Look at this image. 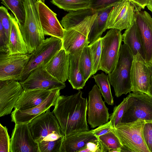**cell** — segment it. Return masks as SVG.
Wrapping results in <instances>:
<instances>
[{"label":"cell","instance_id":"6da1fadb","mask_svg":"<svg viewBox=\"0 0 152 152\" xmlns=\"http://www.w3.org/2000/svg\"><path fill=\"white\" fill-rule=\"evenodd\" d=\"M82 91L70 96L60 95L53 111L65 137L89 130L87 121L88 101Z\"/></svg>","mask_w":152,"mask_h":152},{"label":"cell","instance_id":"ffe728a7","mask_svg":"<svg viewBox=\"0 0 152 152\" xmlns=\"http://www.w3.org/2000/svg\"><path fill=\"white\" fill-rule=\"evenodd\" d=\"M69 56L64 49H61L45 65L51 75L64 83L68 79Z\"/></svg>","mask_w":152,"mask_h":152},{"label":"cell","instance_id":"484cf974","mask_svg":"<svg viewBox=\"0 0 152 152\" xmlns=\"http://www.w3.org/2000/svg\"><path fill=\"white\" fill-rule=\"evenodd\" d=\"M113 6L96 11L97 15L91 27L88 36L89 44H91L101 37L106 29L108 16Z\"/></svg>","mask_w":152,"mask_h":152},{"label":"cell","instance_id":"52a82bcc","mask_svg":"<svg viewBox=\"0 0 152 152\" xmlns=\"http://www.w3.org/2000/svg\"><path fill=\"white\" fill-rule=\"evenodd\" d=\"M97 15L96 12L86 18L75 26L65 30L61 49L69 54L73 55L88 45V36L91 27Z\"/></svg>","mask_w":152,"mask_h":152},{"label":"cell","instance_id":"74e56055","mask_svg":"<svg viewBox=\"0 0 152 152\" xmlns=\"http://www.w3.org/2000/svg\"><path fill=\"white\" fill-rule=\"evenodd\" d=\"M104 152L103 148L97 138L88 142L78 152Z\"/></svg>","mask_w":152,"mask_h":152},{"label":"cell","instance_id":"4316f807","mask_svg":"<svg viewBox=\"0 0 152 152\" xmlns=\"http://www.w3.org/2000/svg\"><path fill=\"white\" fill-rule=\"evenodd\" d=\"M96 12L90 8L69 11L62 19L60 23L65 30H68L77 25L86 18Z\"/></svg>","mask_w":152,"mask_h":152},{"label":"cell","instance_id":"ba28073f","mask_svg":"<svg viewBox=\"0 0 152 152\" xmlns=\"http://www.w3.org/2000/svg\"><path fill=\"white\" fill-rule=\"evenodd\" d=\"M62 39L51 36L47 38L30 54L29 60L21 74L20 81L42 64L45 65L61 48Z\"/></svg>","mask_w":152,"mask_h":152},{"label":"cell","instance_id":"7a4b0ae2","mask_svg":"<svg viewBox=\"0 0 152 152\" xmlns=\"http://www.w3.org/2000/svg\"><path fill=\"white\" fill-rule=\"evenodd\" d=\"M50 109L34 118L28 125L40 152H61L65 137L56 118Z\"/></svg>","mask_w":152,"mask_h":152},{"label":"cell","instance_id":"d4e9b609","mask_svg":"<svg viewBox=\"0 0 152 152\" xmlns=\"http://www.w3.org/2000/svg\"><path fill=\"white\" fill-rule=\"evenodd\" d=\"M82 50L75 54H70L68 80L74 89H83L86 82L79 67V60Z\"/></svg>","mask_w":152,"mask_h":152},{"label":"cell","instance_id":"3957f363","mask_svg":"<svg viewBox=\"0 0 152 152\" xmlns=\"http://www.w3.org/2000/svg\"><path fill=\"white\" fill-rule=\"evenodd\" d=\"M133 57L127 45H121L115 66L107 75L117 97L132 91L130 72Z\"/></svg>","mask_w":152,"mask_h":152},{"label":"cell","instance_id":"9c48e42d","mask_svg":"<svg viewBox=\"0 0 152 152\" xmlns=\"http://www.w3.org/2000/svg\"><path fill=\"white\" fill-rule=\"evenodd\" d=\"M122 41L121 31L111 28L102 37L99 70L109 74L114 69L118 58Z\"/></svg>","mask_w":152,"mask_h":152},{"label":"cell","instance_id":"60d3db41","mask_svg":"<svg viewBox=\"0 0 152 152\" xmlns=\"http://www.w3.org/2000/svg\"><path fill=\"white\" fill-rule=\"evenodd\" d=\"M113 127L110 121L101 125L96 128L92 130L93 134L96 137L113 131Z\"/></svg>","mask_w":152,"mask_h":152},{"label":"cell","instance_id":"8fae6325","mask_svg":"<svg viewBox=\"0 0 152 152\" xmlns=\"http://www.w3.org/2000/svg\"><path fill=\"white\" fill-rule=\"evenodd\" d=\"M20 82L24 90L51 91L56 89L61 90L66 87L64 83L53 76L42 64L32 71L26 79Z\"/></svg>","mask_w":152,"mask_h":152},{"label":"cell","instance_id":"7bdbcfd3","mask_svg":"<svg viewBox=\"0 0 152 152\" xmlns=\"http://www.w3.org/2000/svg\"><path fill=\"white\" fill-rule=\"evenodd\" d=\"M149 71V85L148 90V94L152 96V65L148 64Z\"/></svg>","mask_w":152,"mask_h":152},{"label":"cell","instance_id":"f35d334b","mask_svg":"<svg viewBox=\"0 0 152 152\" xmlns=\"http://www.w3.org/2000/svg\"><path fill=\"white\" fill-rule=\"evenodd\" d=\"M143 135L148 149L150 152H152V122L145 123L143 129Z\"/></svg>","mask_w":152,"mask_h":152},{"label":"cell","instance_id":"e0dca14e","mask_svg":"<svg viewBox=\"0 0 152 152\" xmlns=\"http://www.w3.org/2000/svg\"><path fill=\"white\" fill-rule=\"evenodd\" d=\"M130 72L132 91L148 94L149 85L148 64L141 55L133 56Z\"/></svg>","mask_w":152,"mask_h":152},{"label":"cell","instance_id":"1f68e13d","mask_svg":"<svg viewBox=\"0 0 152 152\" xmlns=\"http://www.w3.org/2000/svg\"><path fill=\"white\" fill-rule=\"evenodd\" d=\"M50 1L59 8L69 12L90 8V0H51Z\"/></svg>","mask_w":152,"mask_h":152},{"label":"cell","instance_id":"83f0119b","mask_svg":"<svg viewBox=\"0 0 152 152\" xmlns=\"http://www.w3.org/2000/svg\"><path fill=\"white\" fill-rule=\"evenodd\" d=\"M79 67L86 82L92 75V60L90 48L86 45L82 49L79 60Z\"/></svg>","mask_w":152,"mask_h":152},{"label":"cell","instance_id":"e575fe53","mask_svg":"<svg viewBox=\"0 0 152 152\" xmlns=\"http://www.w3.org/2000/svg\"><path fill=\"white\" fill-rule=\"evenodd\" d=\"M12 22V18L7 9L1 6L0 7V23L5 31L6 35L9 39Z\"/></svg>","mask_w":152,"mask_h":152},{"label":"cell","instance_id":"7c38bea8","mask_svg":"<svg viewBox=\"0 0 152 152\" xmlns=\"http://www.w3.org/2000/svg\"><path fill=\"white\" fill-rule=\"evenodd\" d=\"M30 54L0 53V80L20 81Z\"/></svg>","mask_w":152,"mask_h":152},{"label":"cell","instance_id":"5b68a950","mask_svg":"<svg viewBox=\"0 0 152 152\" xmlns=\"http://www.w3.org/2000/svg\"><path fill=\"white\" fill-rule=\"evenodd\" d=\"M147 121L138 119L128 123H120L113 131L122 145L121 152H150L144 140L143 131Z\"/></svg>","mask_w":152,"mask_h":152},{"label":"cell","instance_id":"f1b7e54d","mask_svg":"<svg viewBox=\"0 0 152 152\" xmlns=\"http://www.w3.org/2000/svg\"><path fill=\"white\" fill-rule=\"evenodd\" d=\"M96 137L102 144L104 152H121L122 145L114 131Z\"/></svg>","mask_w":152,"mask_h":152},{"label":"cell","instance_id":"8d00e7d4","mask_svg":"<svg viewBox=\"0 0 152 152\" xmlns=\"http://www.w3.org/2000/svg\"><path fill=\"white\" fill-rule=\"evenodd\" d=\"M123 0H90V9L96 11L113 6Z\"/></svg>","mask_w":152,"mask_h":152},{"label":"cell","instance_id":"603a6c76","mask_svg":"<svg viewBox=\"0 0 152 152\" xmlns=\"http://www.w3.org/2000/svg\"><path fill=\"white\" fill-rule=\"evenodd\" d=\"M122 37V41L129 48L133 56L139 53L145 60L143 43L134 20L132 25L126 29Z\"/></svg>","mask_w":152,"mask_h":152},{"label":"cell","instance_id":"cb8c5ba5","mask_svg":"<svg viewBox=\"0 0 152 152\" xmlns=\"http://www.w3.org/2000/svg\"><path fill=\"white\" fill-rule=\"evenodd\" d=\"M12 22L9 38V54H26L28 51L18 23L15 17L11 15Z\"/></svg>","mask_w":152,"mask_h":152},{"label":"cell","instance_id":"ab89813d","mask_svg":"<svg viewBox=\"0 0 152 152\" xmlns=\"http://www.w3.org/2000/svg\"><path fill=\"white\" fill-rule=\"evenodd\" d=\"M9 39L7 37L2 25L0 23V52L9 53Z\"/></svg>","mask_w":152,"mask_h":152},{"label":"cell","instance_id":"7402d4cb","mask_svg":"<svg viewBox=\"0 0 152 152\" xmlns=\"http://www.w3.org/2000/svg\"><path fill=\"white\" fill-rule=\"evenodd\" d=\"M96 138L92 130L65 137L61 146V152H78L88 142Z\"/></svg>","mask_w":152,"mask_h":152},{"label":"cell","instance_id":"f546056e","mask_svg":"<svg viewBox=\"0 0 152 152\" xmlns=\"http://www.w3.org/2000/svg\"><path fill=\"white\" fill-rule=\"evenodd\" d=\"M92 77L99 87L104 101L108 105L114 104L113 98L111 92L110 84L107 75L102 72L100 74L93 75Z\"/></svg>","mask_w":152,"mask_h":152},{"label":"cell","instance_id":"30bf717a","mask_svg":"<svg viewBox=\"0 0 152 152\" xmlns=\"http://www.w3.org/2000/svg\"><path fill=\"white\" fill-rule=\"evenodd\" d=\"M141 8L129 0H123L113 6L107 21V29L114 28L121 31L133 24L136 12Z\"/></svg>","mask_w":152,"mask_h":152},{"label":"cell","instance_id":"5bb4252c","mask_svg":"<svg viewBox=\"0 0 152 152\" xmlns=\"http://www.w3.org/2000/svg\"><path fill=\"white\" fill-rule=\"evenodd\" d=\"M10 152H40L28 124H15L10 139Z\"/></svg>","mask_w":152,"mask_h":152},{"label":"cell","instance_id":"2e32d148","mask_svg":"<svg viewBox=\"0 0 152 152\" xmlns=\"http://www.w3.org/2000/svg\"><path fill=\"white\" fill-rule=\"evenodd\" d=\"M60 90L59 89L52 90L44 101L34 107L24 110L15 109L11 113V121L15 124H29L34 118L55 106L60 95Z\"/></svg>","mask_w":152,"mask_h":152},{"label":"cell","instance_id":"277c9868","mask_svg":"<svg viewBox=\"0 0 152 152\" xmlns=\"http://www.w3.org/2000/svg\"><path fill=\"white\" fill-rule=\"evenodd\" d=\"M25 20L19 27L28 53L30 54L45 39L39 19L38 2L36 0H25Z\"/></svg>","mask_w":152,"mask_h":152},{"label":"cell","instance_id":"f6af8a7d","mask_svg":"<svg viewBox=\"0 0 152 152\" xmlns=\"http://www.w3.org/2000/svg\"><path fill=\"white\" fill-rule=\"evenodd\" d=\"M37 2L41 1L45 3V0H36Z\"/></svg>","mask_w":152,"mask_h":152},{"label":"cell","instance_id":"836d02e7","mask_svg":"<svg viewBox=\"0 0 152 152\" xmlns=\"http://www.w3.org/2000/svg\"><path fill=\"white\" fill-rule=\"evenodd\" d=\"M127 99V96L119 105L115 106L113 113L109 116V119L114 128L121 122L126 106Z\"/></svg>","mask_w":152,"mask_h":152},{"label":"cell","instance_id":"bcb514c9","mask_svg":"<svg viewBox=\"0 0 152 152\" xmlns=\"http://www.w3.org/2000/svg\"><path fill=\"white\" fill-rule=\"evenodd\" d=\"M151 64L152 65V63Z\"/></svg>","mask_w":152,"mask_h":152},{"label":"cell","instance_id":"b9f144b4","mask_svg":"<svg viewBox=\"0 0 152 152\" xmlns=\"http://www.w3.org/2000/svg\"><path fill=\"white\" fill-rule=\"evenodd\" d=\"M143 9L148 5L150 0H129Z\"/></svg>","mask_w":152,"mask_h":152},{"label":"cell","instance_id":"8992f818","mask_svg":"<svg viewBox=\"0 0 152 152\" xmlns=\"http://www.w3.org/2000/svg\"><path fill=\"white\" fill-rule=\"evenodd\" d=\"M120 123H128L138 119L152 122V96L141 92L130 93Z\"/></svg>","mask_w":152,"mask_h":152},{"label":"cell","instance_id":"d590c367","mask_svg":"<svg viewBox=\"0 0 152 152\" xmlns=\"http://www.w3.org/2000/svg\"><path fill=\"white\" fill-rule=\"evenodd\" d=\"M10 139L7 129L0 124V152H10Z\"/></svg>","mask_w":152,"mask_h":152},{"label":"cell","instance_id":"d6a6232c","mask_svg":"<svg viewBox=\"0 0 152 152\" xmlns=\"http://www.w3.org/2000/svg\"><path fill=\"white\" fill-rule=\"evenodd\" d=\"M102 37L88 45L91 54L92 60V75L99 70L101 52Z\"/></svg>","mask_w":152,"mask_h":152},{"label":"cell","instance_id":"ac0fdd59","mask_svg":"<svg viewBox=\"0 0 152 152\" xmlns=\"http://www.w3.org/2000/svg\"><path fill=\"white\" fill-rule=\"evenodd\" d=\"M136 23L144 49L145 60L148 64L152 63V18L146 11L136 12Z\"/></svg>","mask_w":152,"mask_h":152},{"label":"cell","instance_id":"44dd1931","mask_svg":"<svg viewBox=\"0 0 152 152\" xmlns=\"http://www.w3.org/2000/svg\"><path fill=\"white\" fill-rule=\"evenodd\" d=\"M52 91L23 90L15 105V109L26 110L39 105L47 98Z\"/></svg>","mask_w":152,"mask_h":152},{"label":"cell","instance_id":"9a60e30c","mask_svg":"<svg viewBox=\"0 0 152 152\" xmlns=\"http://www.w3.org/2000/svg\"><path fill=\"white\" fill-rule=\"evenodd\" d=\"M23 89L18 81L0 80V116L10 114Z\"/></svg>","mask_w":152,"mask_h":152},{"label":"cell","instance_id":"4fadbf2b","mask_svg":"<svg viewBox=\"0 0 152 152\" xmlns=\"http://www.w3.org/2000/svg\"><path fill=\"white\" fill-rule=\"evenodd\" d=\"M108 109L102 98L97 85H94L88 93L87 104L88 121L91 127L94 128L108 121Z\"/></svg>","mask_w":152,"mask_h":152},{"label":"cell","instance_id":"4dcf8cb0","mask_svg":"<svg viewBox=\"0 0 152 152\" xmlns=\"http://www.w3.org/2000/svg\"><path fill=\"white\" fill-rule=\"evenodd\" d=\"M1 3L14 15L19 26L24 23L25 18V0H1Z\"/></svg>","mask_w":152,"mask_h":152},{"label":"cell","instance_id":"ee69618b","mask_svg":"<svg viewBox=\"0 0 152 152\" xmlns=\"http://www.w3.org/2000/svg\"><path fill=\"white\" fill-rule=\"evenodd\" d=\"M147 7L149 10L152 12V0H150Z\"/></svg>","mask_w":152,"mask_h":152},{"label":"cell","instance_id":"d6986e66","mask_svg":"<svg viewBox=\"0 0 152 152\" xmlns=\"http://www.w3.org/2000/svg\"><path fill=\"white\" fill-rule=\"evenodd\" d=\"M38 9L44 34L62 39L65 29L58 20L56 14L41 1L38 2Z\"/></svg>","mask_w":152,"mask_h":152}]
</instances>
